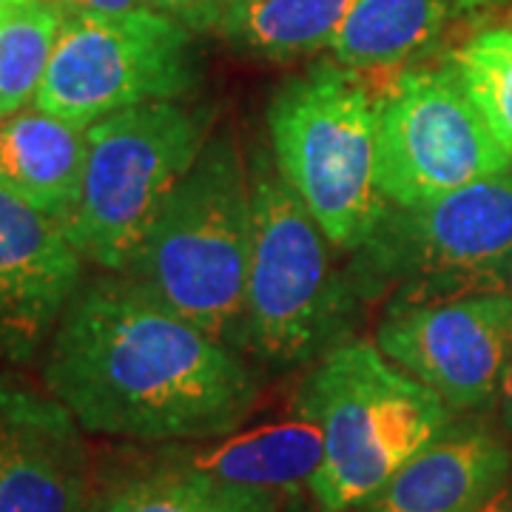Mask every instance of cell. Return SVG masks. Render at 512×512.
Instances as JSON below:
<instances>
[{
  "instance_id": "obj_8",
  "label": "cell",
  "mask_w": 512,
  "mask_h": 512,
  "mask_svg": "<svg viewBox=\"0 0 512 512\" xmlns=\"http://www.w3.org/2000/svg\"><path fill=\"white\" fill-rule=\"evenodd\" d=\"M197 32L163 12L63 15L35 109L89 128L114 111L183 100L200 83Z\"/></svg>"
},
{
  "instance_id": "obj_26",
  "label": "cell",
  "mask_w": 512,
  "mask_h": 512,
  "mask_svg": "<svg viewBox=\"0 0 512 512\" xmlns=\"http://www.w3.org/2000/svg\"><path fill=\"white\" fill-rule=\"evenodd\" d=\"M20 3H26V0H0V12L3 9H12V6H20Z\"/></svg>"
},
{
  "instance_id": "obj_18",
  "label": "cell",
  "mask_w": 512,
  "mask_h": 512,
  "mask_svg": "<svg viewBox=\"0 0 512 512\" xmlns=\"http://www.w3.org/2000/svg\"><path fill=\"white\" fill-rule=\"evenodd\" d=\"M353 0H231L217 35L245 55L291 63L330 49Z\"/></svg>"
},
{
  "instance_id": "obj_24",
  "label": "cell",
  "mask_w": 512,
  "mask_h": 512,
  "mask_svg": "<svg viewBox=\"0 0 512 512\" xmlns=\"http://www.w3.org/2000/svg\"><path fill=\"white\" fill-rule=\"evenodd\" d=\"M481 512H512V487H504L501 493L490 498V504Z\"/></svg>"
},
{
  "instance_id": "obj_16",
  "label": "cell",
  "mask_w": 512,
  "mask_h": 512,
  "mask_svg": "<svg viewBox=\"0 0 512 512\" xmlns=\"http://www.w3.org/2000/svg\"><path fill=\"white\" fill-rule=\"evenodd\" d=\"M484 0H353L330 55L356 74L402 72L433 55Z\"/></svg>"
},
{
  "instance_id": "obj_20",
  "label": "cell",
  "mask_w": 512,
  "mask_h": 512,
  "mask_svg": "<svg viewBox=\"0 0 512 512\" xmlns=\"http://www.w3.org/2000/svg\"><path fill=\"white\" fill-rule=\"evenodd\" d=\"M447 63L512 160V26L481 29L456 46Z\"/></svg>"
},
{
  "instance_id": "obj_10",
  "label": "cell",
  "mask_w": 512,
  "mask_h": 512,
  "mask_svg": "<svg viewBox=\"0 0 512 512\" xmlns=\"http://www.w3.org/2000/svg\"><path fill=\"white\" fill-rule=\"evenodd\" d=\"M373 342L453 413L481 410L512 362V291L387 308Z\"/></svg>"
},
{
  "instance_id": "obj_12",
  "label": "cell",
  "mask_w": 512,
  "mask_h": 512,
  "mask_svg": "<svg viewBox=\"0 0 512 512\" xmlns=\"http://www.w3.org/2000/svg\"><path fill=\"white\" fill-rule=\"evenodd\" d=\"M86 282V259L63 225L0 185V367L49 345Z\"/></svg>"
},
{
  "instance_id": "obj_7",
  "label": "cell",
  "mask_w": 512,
  "mask_h": 512,
  "mask_svg": "<svg viewBox=\"0 0 512 512\" xmlns=\"http://www.w3.org/2000/svg\"><path fill=\"white\" fill-rule=\"evenodd\" d=\"M211 114L180 100L114 111L86 128V165L74 208L60 222L86 262L126 274L165 202L197 163Z\"/></svg>"
},
{
  "instance_id": "obj_5",
  "label": "cell",
  "mask_w": 512,
  "mask_h": 512,
  "mask_svg": "<svg viewBox=\"0 0 512 512\" xmlns=\"http://www.w3.org/2000/svg\"><path fill=\"white\" fill-rule=\"evenodd\" d=\"M348 271L384 311L512 291V168L436 200L387 205Z\"/></svg>"
},
{
  "instance_id": "obj_19",
  "label": "cell",
  "mask_w": 512,
  "mask_h": 512,
  "mask_svg": "<svg viewBox=\"0 0 512 512\" xmlns=\"http://www.w3.org/2000/svg\"><path fill=\"white\" fill-rule=\"evenodd\" d=\"M60 26L63 12L43 0L0 12V123L35 103Z\"/></svg>"
},
{
  "instance_id": "obj_13",
  "label": "cell",
  "mask_w": 512,
  "mask_h": 512,
  "mask_svg": "<svg viewBox=\"0 0 512 512\" xmlns=\"http://www.w3.org/2000/svg\"><path fill=\"white\" fill-rule=\"evenodd\" d=\"M510 473L504 441L487 427L453 419L356 512H481Z\"/></svg>"
},
{
  "instance_id": "obj_15",
  "label": "cell",
  "mask_w": 512,
  "mask_h": 512,
  "mask_svg": "<svg viewBox=\"0 0 512 512\" xmlns=\"http://www.w3.org/2000/svg\"><path fill=\"white\" fill-rule=\"evenodd\" d=\"M185 464L231 484L268 490L282 498L311 495V484L325 461V436L319 421L299 402L285 419L234 430L200 447L171 444Z\"/></svg>"
},
{
  "instance_id": "obj_1",
  "label": "cell",
  "mask_w": 512,
  "mask_h": 512,
  "mask_svg": "<svg viewBox=\"0 0 512 512\" xmlns=\"http://www.w3.org/2000/svg\"><path fill=\"white\" fill-rule=\"evenodd\" d=\"M43 387L92 436L137 444L220 439L251 419L262 384L234 345L126 274L86 279L43 356Z\"/></svg>"
},
{
  "instance_id": "obj_23",
  "label": "cell",
  "mask_w": 512,
  "mask_h": 512,
  "mask_svg": "<svg viewBox=\"0 0 512 512\" xmlns=\"http://www.w3.org/2000/svg\"><path fill=\"white\" fill-rule=\"evenodd\" d=\"M498 399H501V419H504L507 430L512 433V362L507 365V373H504V379H501Z\"/></svg>"
},
{
  "instance_id": "obj_2",
  "label": "cell",
  "mask_w": 512,
  "mask_h": 512,
  "mask_svg": "<svg viewBox=\"0 0 512 512\" xmlns=\"http://www.w3.org/2000/svg\"><path fill=\"white\" fill-rule=\"evenodd\" d=\"M251 242V171L237 137L220 131L165 202L126 276L168 311L237 345Z\"/></svg>"
},
{
  "instance_id": "obj_6",
  "label": "cell",
  "mask_w": 512,
  "mask_h": 512,
  "mask_svg": "<svg viewBox=\"0 0 512 512\" xmlns=\"http://www.w3.org/2000/svg\"><path fill=\"white\" fill-rule=\"evenodd\" d=\"M251 200L254 242L237 345L279 367L322 359L345 342L362 296L350 271L336 268L330 239L265 154L251 165Z\"/></svg>"
},
{
  "instance_id": "obj_22",
  "label": "cell",
  "mask_w": 512,
  "mask_h": 512,
  "mask_svg": "<svg viewBox=\"0 0 512 512\" xmlns=\"http://www.w3.org/2000/svg\"><path fill=\"white\" fill-rule=\"evenodd\" d=\"M43 3L55 6L63 15H120V12L154 9L151 0H43Z\"/></svg>"
},
{
  "instance_id": "obj_27",
  "label": "cell",
  "mask_w": 512,
  "mask_h": 512,
  "mask_svg": "<svg viewBox=\"0 0 512 512\" xmlns=\"http://www.w3.org/2000/svg\"><path fill=\"white\" fill-rule=\"evenodd\" d=\"M504 3H510V6H512V0H504Z\"/></svg>"
},
{
  "instance_id": "obj_9",
  "label": "cell",
  "mask_w": 512,
  "mask_h": 512,
  "mask_svg": "<svg viewBox=\"0 0 512 512\" xmlns=\"http://www.w3.org/2000/svg\"><path fill=\"white\" fill-rule=\"evenodd\" d=\"M376 180L390 205H419L512 168L453 66H410L373 94Z\"/></svg>"
},
{
  "instance_id": "obj_3",
  "label": "cell",
  "mask_w": 512,
  "mask_h": 512,
  "mask_svg": "<svg viewBox=\"0 0 512 512\" xmlns=\"http://www.w3.org/2000/svg\"><path fill=\"white\" fill-rule=\"evenodd\" d=\"M293 402L319 421L325 436V461L311 484L322 512L359 510L456 419L370 339L333 345L316 359Z\"/></svg>"
},
{
  "instance_id": "obj_4",
  "label": "cell",
  "mask_w": 512,
  "mask_h": 512,
  "mask_svg": "<svg viewBox=\"0 0 512 512\" xmlns=\"http://www.w3.org/2000/svg\"><path fill=\"white\" fill-rule=\"evenodd\" d=\"M274 165L336 251L353 254L390 202L376 180V114L362 74L322 60L268 106Z\"/></svg>"
},
{
  "instance_id": "obj_25",
  "label": "cell",
  "mask_w": 512,
  "mask_h": 512,
  "mask_svg": "<svg viewBox=\"0 0 512 512\" xmlns=\"http://www.w3.org/2000/svg\"><path fill=\"white\" fill-rule=\"evenodd\" d=\"M279 512H322V510L313 504V498H311V504H308V501H305V495H296V498H288Z\"/></svg>"
},
{
  "instance_id": "obj_11",
  "label": "cell",
  "mask_w": 512,
  "mask_h": 512,
  "mask_svg": "<svg viewBox=\"0 0 512 512\" xmlns=\"http://www.w3.org/2000/svg\"><path fill=\"white\" fill-rule=\"evenodd\" d=\"M49 390L0 376V512H89L94 456Z\"/></svg>"
},
{
  "instance_id": "obj_17",
  "label": "cell",
  "mask_w": 512,
  "mask_h": 512,
  "mask_svg": "<svg viewBox=\"0 0 512 512\" xmlns=\"http://www.w3.org/2000/svg\"><path fill=\"white\" fill-rule=\"evenodd\" d=\"M86 165V128L35 106L0 123V185L40 214L63 222Z\"/></svg>"
},
{
  "instance_id": "obj_14",
  "label": "cell",
  "mask_w": 512,
  "mask_h": 512,
  "mask_svg": "<svg viewBox=\"0 0 512 512\" xmlns=\"http://www.w3.org/2000/svg\"><path fill=\"white\" fill-rule=\"evenodd\" d=\"M288 498L231 484L185 464L171 444L94 464L89 512H279Z\"/></svg>"
},
{
  "instance_id": "obj_21",
  "label": "cell",
  "mask_w": 512,
  "mask_h": 512,
  "mask_svg": "<svg viewBox=\"0 0 512 512\" xmlns=\"http://www.w3.org/2000/svg\"><path fill=\"white\" fill-rule=\"evenodd\" d=\"M151 6L168 18L180 20L197 35H208V32L217 35L231 0H151Z\"/></svg>"
}]
</instances>
